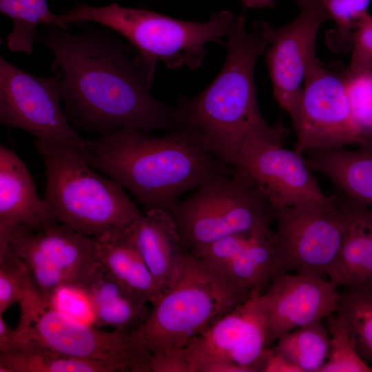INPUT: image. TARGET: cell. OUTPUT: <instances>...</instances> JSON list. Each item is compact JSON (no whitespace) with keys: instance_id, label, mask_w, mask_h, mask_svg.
<instances>
[{"instance_id":"obj_1","label":"cell","mask_w":372,"mask_h":372,"mask_svg":"<svg viewBox=\"0 0 372 372\" xmlns=\"http://www.w3.org/2000/svg\"><path fill=\"white\" fill-rule=\"evenodd\" d=\"M47 29L36 41L54 53L51 68L70 123L102 135L126 127L148 134L177 130L176 108L149 93L156 61L108 30Z\"/></svg>"},{"instance_id":"obj_2","label":"cell","mask_w":372,"mask_h":372,"mask_svg":"<svg viewBox=\"0 0 372 372\" xmlns=\"http://www.w3.org/2000/svg\"><path fill=\"white\" fill-rule=\"evenodd\" d=\"M227 36V56L218 75L197 96L182 97L176 110L178 129L189 133L220 161L235 165L248 141L286 127L268 124L258 107L254 68L270 43L260 21L249 31L240 15Z\"/></svg>"},{"instance_id":"obj_3","label":"cell","mask_w":372,"mask_h":372,"mask_svg":"<svg viewBox=\"0 0 372 372\" xmlns=\"http://www.w3.org/2000/svg\"><path fill=\"white\" fill-rule=\"evenodd\" d=\"M88 164L130 191L147 211H168L226 164L189 133L156 136L131 127L85 140Z\"/></svg>"},{"instance_id":"obj_4","label":"cell","mask_w":372,"mask_h":372,"mask_svg":"<svg viewBox=\"0 0 372 372\" xmlns=\"http://www.w3.org/2000/svg\"><path fill=\"white\" fill-rule=\"evenodd\" d=\"M35 146L45 169L43 198L58 223L96 238L129 227L141 214L120 184L90 168L85 152L38 140Z\"/></svg>"},{"instance_id":"obj_5","label":"cell","mask_w":372,"mask_h":372,"mask_svg":"<svg viewBox=\"0 0 372 372\" xmlns=\"http://www.w3.org/2000/svg\"><path fill=\"white\" fill-rule=\"evenodd\" d=\"M251 293L190 253L180 277L134 331L150 355L181 349Z\"/></svg>"},{"instance_id":"obj_6","label":"cell","mask_w":372,"mask_h":372,"mask_svg":"<svg viewBox=\"0 0 372 372\" xmlns=\"http://www.w3.org/2000/svg\"><path fill=\"white\" fill-rule=\"evenodd\" d=\"M167 211L190 251L227 235L269 228L276 216L270 199L251 177L228 164Z\"/></svg>"},{"instance_id":"obj_7","label":"cell","mask_w":372,"mask_h":372,"mask_svg":"<svg viewBox=\"0 0 372 372\" xmlns=\"http://www.w3.org/2000/svg\"><path fill=\"white\" fill-rule=\"evenodd\" d=\"M58 17L68 25L92 21L106 26L122 35L142 54L163 62L169 69L198 68L206 54L205 44L221 43L234 20L227 10L212 14L205 22H197L117 3L103 7L77 4Z\"/></svg>"},{"instance_id":"obj_8","label":"cell","mask_w":372,"mask_h":372,"mask_svg":"<svg viewBox=\"0 0 372 372\" xmlns=\"http://www.w3.org/2000/svg\"><path fill=\"white\" fill-rule=\"evenodd\" d=\"M19 304L20 317L11 350L41 347L78 358L113 362L123 372H150L151 355L134 329H98L48 306L37 292Z\"/></svg>"},{"instance_id":"obj_9","label":"cell","mask_w":372,"mask_h":372,"mask_svg":"<svg viewBox=\"0 0 372 372\" xmlns=\"http://www.w3.org/2000/svg\"><path fill=\"white\" fill-rule=\"evenodd\" d=\"M0 249L20 259L46 293L66 284L80 287L98 263L94 238L59 223L38 230L0 226Z\"/></svg>"},{"instance_id":"obj_10","label":"cell","mask_w":372,"mask_h":372,"mask_svg":"<svg viewBox=\"0 0 372 372\" xmlns=\"http://www.w3.org/2000/svg\"><path fill=\"white\" fill-rule=\"evenodd\" d=\"M300 155L311 150L360 145L366 137L355 123L340 71L315 58L309 65L297 110L291 117Z\"/></svg>"},{"instance_id":"obj_11","label":"cell","mask_w":372,"mask_h":372,"mask_svg":"<svg viewBox=\"0 0 372 372\" xmlns=\"http://www.w3.org/2000/svg\"><path fill=\"white\" fill-rule=\"evenodd\" d=\"M278 254L285 273L322 278L335 262L344 234V220L332 196L276 210Z\"/></svg>"},{"instance_id":"obj_12","label":"cell","mask_w":372,"mask_h":372,"mask_svg":"<svg viewBox=\"0 0 372 372\" xmlns=\"http://www.w3.org/2000/svg\"><path fill=\"white\" fill-rule=\"evenodd\" d=\"M55 77H40L0 58V122L34 135L38 141L86 152L61 106Z\"/></svg>"},{"instance_id":"obj_13","label":"cell","mask_w":372,"mask_h":372,"mask_svg":"<svg viewBox=\"0 0 372 372\" xmlns=\"http://www.w3.org/2000/svg\"><path fill=\"white\" fill-rule=\"evenodd\" d=\"M300 10L287 25L276 28L261 21L270 43L265 60L273 94L279 105L294 115L302 83L311 62L316 58L315 43L320 25L330 19L322 0H296Z\"/></svg>"},{"instance_id":"obj_14","label":"cell","mask_w":372,"mask_h":372,"mask_svg":"<svg viewBox=\"0 0 372 372\" xmlns=\"http://www.w3.org/2000/svg\"><path fill=\"white\" fill-rule=\"evenodd\" d=\"M287 128L256 137L240 149L235 165L245 170L269 197L276 209L328 199L304 157L284 147Z\"/></svg>"},{"instance_id":"obj_15","label":"cell","mask_w":372,"mask_h":372,"mask_svg":"<svg viewBox=\"0 0 372 372\" xmlns=\"http://www.w3.org/2000/svg\"><path fill=\"white\" fill-rule=\"evenodd\" d=\"M261 293L249 297L183 348L191 372L205 364L228 362L256 372V364L267 347V323L260 307Z\"/></svg>"},{"instance_id":"obj_16","label":"cell","mask_w":372,"mask_h":372,"mask_svg":"<svg viewBox=\"0 0 372 372\" xmlns=\"http://www.w3.org/2000/svg\"><path fill=\"white\" fill-rule=\"evenodd\" d=\"M324 278L296 273L276 276L259 296L267 323V346L301 327L334 314L340 293Z\"/></svg>"},{"instance_id":"obj_17","label":"cell","mask_w":372,"mask_h":372,"mask_svg":"<svg viewBox=\"0 0 372 372\" xmlns=\"http://www.w3.org/2000/svg\"><path fill=\"white\" fill-rule=\"evenodd\" d=\"M133 242L156 283L165 292L180 277L191 251L170 214L147 211L129 226Z\"/></svg>"},{"instance_id":"obj_18","label":"cell","mask_w":372,"mask_h":372,"mask_svg":"<svg viewBox=\"0 0 372 372\" xmlns=\"http://www.w3.org/2000/svg\"><path fill=\"white\" fill-rule=\"evenodd\" d=\"M332 197L345 228L340 250L327 276L337 287L372 285V207L342 194Z\"/></svg>"},{"instance_id":"obj_19","label":"cell","mask_w":372,"mask_h":372,"mask_svg":"<svg viewBox=\"0 0 372 372\" xmlns=\"http://www.w3.org/2000/svg\"><path fill=\"white\" fill-rule=\"evenodd\" d=\"M44 198L37 192L25 164L10 149L0 146V226L38 230L54 225Z\"/></svg>"},{"instance_id":"obj_20","label":"cell","mask_w":372,"mask_h":372,"mask_svg":"<svg viewBox=\"0 0 372 372\" xmlns=\"http://www.w3.org/2000/svg\"><path fill=\"white\" fill-rule=\"evenodd\" d=\"M94 238L99 263L121 286L152 305L161 298L164 291L138 253L129 227Z\"/></svg>"},{"instance_id":"obj_21","label":"cell","mask_w":372,"mask_h":372,"mask_svg":"<svg viewBox=\"0 0 372 372\" xmlns=\"http://www.w3.org/2000/svg\"><path fill=\"white\" fill-rule=\"evenodd\" d=\"M349 150L344 147L304 153L312 170L329 178L341 194L372 207V139Z\"/></svg>"},{"instance_id":"obj_22","label":"cell","mask_w":372,"mask_h":372,"mask_svg":"<svg viewBox=\"0 0 372 372\" xmlns=\"http://www.w3.org/2000/svg\"><path fill=\"white\" fill-rule=\"evenodd\" d=\"M80 287L89 300L97 324L131 330L140 325L150 312L148 302L121 286L99 262Z\"/></svg>"},{"instance_id":"obj_23","label":"cell","mask_w":372,"mask_h":372,"mask_svg":"<svg viewBox=\"0 0 372 372\" xmlns=\"http://www.w3.org/2000/svg\"><path fill=\"white\" fill-rule=\"evenodd\" d=\"M237 286L261 293L285 273L278 254L276 232L257 231L250 242L225 266L216 271Z\"/></svg>"},{"instance_id":"obj_24","label":"cell","mask_w":372,"mask_h":372,"mask_svg":"<svg viewBox=\"0 0 372 372\" xmlns=\"http://www.w3.org/2000/svg\"><path fill=\"white\" fill-rule=\"evenodd\" d=\"M0 372H123L118 364L59 353L41 347L0 353Z\"/></svg>"},{"instance_id":"obj_25","label":"cell","mask_w":372,"mask_h":372,"mask_svg":"<svg viewBox=\"0 0 372 372\" xmlns=\"http://www.w3.org/2000/svg\"><path fill=\"white\" fill-rule=\"evenodd\" d=\"M0 11L12 21L7 46L14 52L32 53L33 43L39 35L37 27L41 23L70 28L52 14L46 0H0Z\"/></svg>"},{"instance_id":"obj_26","label":"cell","mask_w":372,"mask_h":372,"mask_svg":"<svg viewBox=\"0 0 372 372\" xmlns=\"http://www.w3.org/2000/svg\"><path fill=\"white\" fill-rule=\"evenodd\" d=\"M329 345L328 329L317 321L282 335L273 347L302 372H320L327 359Z\"/></svg>"},{"instance_id":"obj_27","label":"cell","mask_w":372,"mask_h":372,"mask_svg":"<svg viewBox=\"0 0 372 372\" xmlns=\"http://www.w3.org/2000/svg\"><path fill=\"white\" fill-rule=\"evenodd\" d=\"M335 313L344 320L357 352L372 366V285L345 288Z\"/></svg>"},{"instance_id":"obj_28","label":"cell","mask_w":372,"mask_h":372,"mask_svg":"<svg viewBox=\"0 0 372 372\" xmlns=\"http://www.w3.org/2000/svg\"><path fill=\"white\" fill-rule=\"evenodd\" d=\"M335 27L326 34L329 48L335 54L351 52L355 28L368 12L371 0H322Z\"/></svg>"},{"instance_id":"obj_29","label":"cell","mask_w":372,"mask_h":372,"mask_svg":"<svg viewBox=\"0 0 372 372\" xmlns=\"http://www.w3.org/2000/svg\"><path fill=\"white\" fill-rule=\"evenodd\" d=\"M329 345L327 359L320 372H371L372 366L357 352L341 316H329Z\"/></svg>"},{"instance_id":"obj_30","label":"cell","mask_w":372,"mask_h":372,"mask_svg":"<svg viewBox=\"0 0 372 372\" xmlns=\"http://www.w3.org/2000/svg\"><path fill=\"white\" fill-rule=\"evenodd\" d=\"M37 289L22 261L8 249L0 250V315Z\"/></svg>"},{"instance_id":"obj_31","label":"cell","mask_w":372,"mask_h":372,"mask_svg":"<svg viewBox=\"0 0 372 372\" xmlns=\"http://www.w3.org/2000/svg\"><path fill=\"white\" fill-rule=\"evenodd\" d=\"M342 76L352 117L364 135L372 138V69L352 73L342 68Z\"/></svg>"},{"instance_id":"obj_32","label":"cell","mask_w":372,"mask_h":372,"mask_svg":"<svg viewBox=\"0 0 372 372\" xmlns=\"http://www.w3.org/2000/svg\"><path fill=\"white\" fill-rule=\"evenodd\" d=\"M351 52L349 72L360 73L372 69V16L368 12L355 28Z\"/></svg>"},{"instance_id":"obj_33","label":"cell","mask_w":372,"mask_h":372,"mask_svg":"<svg viewBox=\"0 0 372 372\" xmlns=\"http://www.w3.org/2000/svg\"><path fill=\"white\" fill-rule=\"evenodd\" d=\"M48 306L81 320L89 316V313L93 317L87 298L77 286L59 288L50 297Z\"/></svg>"},{"instance_id":"obj_34","label":"cell","mask_w":372,"mask_h":372,"mask_svg":"<svg viewBox=\"0 0 372 372\" xmlns=\"http://www.w3.org/2000/svg\"><path fill=\"white\" fill-rule=\"evenodd\" d=\"M150 372H191L183 349L150 355Z\"/></svg>"},{"instance_id":"obj_35","label":"cell","mask_w":372,"mask_h":372,"mask_svg":"<svg viewBox=\"0 0 372 372\" xmlns=\"http://www.w3.org/2000/svg\"><path fill=\"white\" fill-rule=\"evenodd\" d=\"M256 372H302L278 353L273 347L265 349L256 364Z\"/></svg>"},{"instance_id":"obj_36","label":"cell","mask_w":372,"mask_h":372,"mask_svg":"<svg viewBox=\"0 0 372 372\" xmlns=\"http://www.w3.org/2000/svg\"><path fill=\"white\" fill-rule=\"evenodd\" d=\"M199 372H248L247 370L237 364L223 361L207 363L203 365Z\"/></svg>"},{"instance_id":"obj_37","label":"cell","mask_w":372,"mask_h":372,"mask_svg":"<svg viewBox=\"0 0 372 372\" xmlns=\"http://www.w3.org/2000/svg\"><path fill=\"white\" fill-rule=\"evenodd\" d=\"M14 330L6 322L3 315H0V353L12 349Z\"/></svg>"},{"instance_id":"obj_38","label":"cell","mask_w":372,"mask_h":372,"mask_svg":"<svg viewBox=\"0 0 372 372\" xmlns=\"http://www.w3.org/2000/svg\"><path fill=\"white\" fill-rule=\"evenodd\" d=\"M244 6L249 8H262L269 6L274 0H240Z\"/></svg>"}]
</instances>
